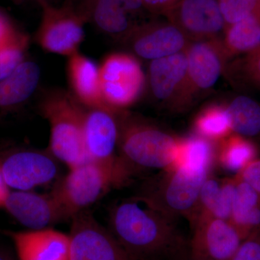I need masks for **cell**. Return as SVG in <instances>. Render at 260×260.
Here are the masks:
<instances>
[{
  "instance_id": "8d00e7d4",
  "label": "cell",
  "mask_w": 260,
  "mask_h": 260,
  "mask_svg": "<svg viewBox=\"0 0 260 260\" xmlns=\"http://www.w3.org/2000/svg\"><path fill=\"white\" fill-rule=\"evenodd\" d=\"M28 1L34 2V3H37V4H39V5L42 4L43 3H44V2H49V0H28Z\"/></svg>"
},
{
  "instance_id": "f35d334b",
  "label": "cell",
  "mask_w": 260,
  "mask_h": 260,
  "mask_svg": "<svg viewBox=\"0 0 260 260\" xmlns=\"http://www.w3.org/2000/svg\"><path fill=\"white\" fill-rule=\"evenodd\" d=\"M252 51L253 52L260 53V46L259 47L256 48V49H254V50ZM252 51H251V52H252Z\"/></svg>"
},
{
  "instance_id": "5bb4252c",
  "label": "cell",
  "mask_w": 260,
  "mask_h": 260,
  "mask_svg": "<svg viewBox=\"0 0 260 260\" xmlns=\"http://www.w3.org/2000/svg\"><path fill=\"white\" fill-rule=\"evenodd\" d=\"M124 38L137 56L151 61L184 51L190 42L169 22L133 27Z\"/></svg>"
},
{
  "instance_id": "3957f363",
  "label": "cell",
  "mask_w": 260,
  "mask_h": 260,
  "mask_svg": "<svg viewBox=\"0 0 260 260\" xmlns=\"http://www.w3.org/2000/svg\"><path fill=\"white\" fill-rule=\"evenodd\" d=\"M210 171L174 166L160 172L133 198L173 218H196L200 190Z\"/></svg>"
},
{
  "instance_id": "1f68e13d",
  "label": "cell",
  "mask_w": 260,
  "mask_h": 260,
  "mask_svg": "<svg viewBox=\"0 0 260 260\" xmlns=\"http://www.w3.org/2000/svg\"><path fill=\"white\" fill-rule=\"evenodd\" d=\"M236 177L245 181L260 194V159L250 162Z\"/></svg>"
},
{
  "instance_id": "52a82bcc",
  "label": "cell",
  "mask_w": 260,
  "mask_h": 260,
  "mask_svg": "<svg viewBox=\"0 0 260 260\" xmlns=\"http://www.w3.org/2000/svg\"><path fill=\"white\" fill-rule=\"evenodd\" d=\"M101 90L106 105L114 112H122L139 99L145 86L141 65L134 56L113 53L99 66Z\"/></svg>"
},
{
  "instance_id": "4dcf8cb0",
  "label": "cell",
  "mask_w": 260,
  "mask_h": 260,
  "mask_svg": "<svg viewBox=\"0 0 260 260\" xmlns=\"http://www.w3.org/2000/svg\"><path fill=\"white\" fill-rule=\"evenodd\" d=\"M240 64L246 80L260 88V53H248Z\"/></svg>"
},
{
  "instance_id": "44dd1931",
  "label": "cell",
  "mask_w": 260,
  "mask_h": 260,
  "mask_svg": "<svg viewBox=\"0 0 260 260\" xmlns=\"http://www.w3.org/2000/svg\"><path fill=\"white\" fill-rule=\"evenodd\" d=\"M235 178L234 202L229 221L237 229L243 239L259 232L260 194L245 181Z\"/></svg>"
},
{
  "instance_id": "f1b7e54d",
  "label": "cell",
  "mask_w": 260,
  "mask_h": 260,
  "mask_svg": "<svg viewBox=\"0 0 260 260\" xmlns=\"http://www.w3.org/2000/svg\"><path fill=\"white\" fill-rule=\"evenodd\" d=\"M225 25L260 13V0H218ZM225 27V28H226Z\"/></svg>"
},
{
  "instance_id": "30bf717a",
  "label": "cell",
  "mask_w": 260,
  "mask_h": 260,
  "mask_svg": "<svg viewBox=\"0 0 260 260\" xmlns=\"http://www.w3.org/2000/svg\"><path fill=\"white\" fill-rule=\"evenodd\" d=\"M57 161L49 150H21L8 154L0 168L10 189L32 191L55 180L59 171Z\"/></svg>"
},
{
  "instance_id": "6da1fadb",
  "label": "cell",
  "mask_w": 260,
  "mask_h": 260,
  "mask_svg": "<svg viewBox=\"0 0 260 260\" xmlns=\"http://www.w3.org/2000/svg\"><path fill=\"white\" fill-rule=\"evenodd\" d=\"M176 220L131 198L109 213V231L134 260H189Z\"/></svg>"
},
{
  "instance_id": "ab89813d",
  "label": "cell",
  "mask_w": 260,
  "mask_h": 260,
  "mask_svg": "<svg viewBox=\"0 0 260 260\" xmlns=\"http://www.w3.org/2000/svg\"><path fill=\"white\" fill-rule=\"evenodd\" d=\"M189 260H192V259H191L190 258H189Z\"/></svg>"
},
{
  "instance_id": "7a4b0ae2",
  "label": "cell",
  "mask_w": 260,
  "mask_h": 260,
  "mask_svg": "<svg viewBox=\"0 0 260 260\" xmlns=\"http://www.w3.org/2000/svg\"><path fill=\"white\" fill-rule=\"evenodd\" d=\"M118 121V157L132 177L139 171L162 172L175 165L181 138L123 112Z\"/></svg>"
},
{
  "instance_id": "ffe728a7",
  "label": "cell",
  "mask_w": 260,
  "mask_h": 260,
  "mask_svg": "<svg viewBox=\"0 0 260 260\" xmlns=\"http://www.w3.org/2000/svg\"><path fill=\"white\" fill-rule=\"evenodd\" d=\"M73 7L105 34L125 37L133 28L121 0H83Z\"/></svg>"
},
{
  "instance_id": "8992f818",
  "label": "cell",
  "mask_w": 260,
  "mask_h": 260,
  "mask_svg": "<svg viewBox=\"0 0 260 260\" xmlns=\"http://www.w3.org/2000/svg\"><path fill=\"white\" fill-rule=\"evenodd\" d=\"M185 52L187 59L185 81L174 103V110H185L199 94L214 86L229 58L220 38L189 42Z\"/></svg>"
},
{
  "instance_id": "f546056e",
  "label": "cell",
  "mask_w": 260,
  "mask_h": 260,
  "mask_svg": "<svg viewBox=\"0 0 260 260\" xmlns=\"http://www.w3.org/2000/svg\"><path fill=\"white\" fill-rule=\"evenodd\" d=\"M231 260H260V232L244 239Z\"/></svg>"
},
{
  "instance_id": "d6986e66",
  "label": "cell",
  "mask_w": 260,
  "mask_h": 260,
  "mask_svg": "<svg viewBox=\"0 0 260 260\" xmlns=\"http://www.w3.org/2000/svg\"><path fill=\"white\" fill-rule=\"evenodd\" d=\"M40 78L39 65L25 59L11 75L0 80V112L11 110L26 102L35 93Z\"/></svg>"
},
{
  "instance_id": "4316f807",
  "label": "cell",
  "mask_w": 260,
  "mask_h": 260,
  "mask_svg": "<svg viewBox=\"0 0 260 260\" xmlns=\"http://www.w3.org/2000/svg\"><path fill=\"white\" fill-rule=\"evenodd\" d=\"M232 132L242 136L251 137L260 133V106L244 95L234 99L226 106Z\"/></svg>"
},
{
  "instance_id": "e575fe53",
  "label": "cell",
  "mask_w": 260,
  "mask_h": 260,
  "mask_svg": "<svg viewBox=\"0 0 260 260\" xmlns=\"http://www.w3.org/2000/svg\"><path fill=\"white\" fill-rule=\"evenodd\" d=\"M10 191V189L5 184L3 174H2L1 168H0V208H3L4 207L5 200L9 194Z\"/></svg>"
},
{
  "instance_id": "d6a6232c",
  "label": "cell",
  "mask_w": 260,
  "mask_h": 260,
  "mask_svg": "<svg viewBox=\"0 0 260 260\" xmlns=\"http://www.w3.org/2000/svg\"><path fill=\"white\" fill-rule=\"evenodd\" d=\"M179 0H142L144 8L155 13L165 14Z\"/></svg>"
},
{
  "instance_id": "5b68a950",
  "label": "cell",
  "mask_w": 260,
  "mask_h": 260,
  "mask_svg": "<svg viewBox=\"0 0 260 260\" xmlns=\"http://www.w3.org/2000/svg\"><path fill=\"white\" fill-rule=\"evenodd\" d=\"M131 179L121 161L104 164L88 161L69 169L51 190L67 219L88 210L112 187L124 185Z\"/></svg>"
},
{
  "instance_id": "d4e9b609",
  "label": "cell",
  "mask_w": 260,
  "mask_h": 260,
  "mask_svg": "<svg viewBox=\"0 0 260 260\" xmlns=\"http://www.w3.org/2000/svg\"><path fill=\"white\" fill-rule=\"evenodd\" d=\"M216 143L199 135L181 138L179 155L174 166L211 171L216 164Z\"/></svg>"
},
{
  "instance_id": "4fadbf2b",
  "label": "cell",
  "mask_w": 260,
  "mask_h": 260,
  "mask_svg": "<svg viewBox=\"0 0 260 260\" xmlns=\"http://www.w3.org/2000/svg\"><path fill=\"white\" fill-rule=\"evenodd\" d=\"M119 112L85 108L84 144L89 161L104 164L119 162L117 153Z\"/></svg>"
},
{
  "instance_id": "603a6c76",
  "label": "cell",
  "mask_w": 260,
  "mask_h": 260,
  "mask_svg": "<svg viewBox=\"0 0 260 260\" xmlns=\"http://www.w3.org/2000/svg\"><path fill=\"white\" fill-rule=\"evenodd\" d=\"M257 149L250 140L231 134L217 143L216 162L229 172L239 173L256 160Z\"/></svg>"
},
{
  "instance_id": "ac0fdd59",
  "label": "cell",
  "mask_w": 260,
  "mask_h": 260,
  "mask_svg": "<svg viewBox=\"0 0 260 260\" xmlns=\"http://www.w3.org/2000/svg\"><path fill=\"white\" fill-rule=\"evenodd\" d=\"M68 75L71 93L81 105L88 109L111 110L103 99L99 66L93 60L80 54L79 51L75 53L68 59Z\"/></svg>"
},
{
  "instance_id": "9a60e30c",
  "label": "cell",
  "mask_w": 260,
  "mask_h": 260,
  "mask_svg": "<svg viewBox=\"0 0 260 260\" xmlns=\"http://www.w3.org/2000/svg\"><path fill=\"white\" fill-rule=\"evenodd\" d=\"M3 209L28 230L50 229L51 225L68 220L51 192L10 190Z\"/></svg>"
},
{
  "instance_id": "d590c367",
  "label": "cell",
  "mask_w": 260,
  "mask_h": 260,
  "mask_svg": "<svg viewBox=\"0 0 260 260\" xmlns=\"http://www.w3.org/2000/svg\"><path fill=\"white\" fill-rule=\"evenodd\" d=\"M0 260H14L9 255L5 253L4 251L0 250Z\"/></svg>"
},
{
  "instance_id": "ba28073f",
  "label": "cell",
  "mask_w": 260,
  "mask_h": 260,
  "mask_svg": "<svg viewBox=\"0 0 260 260\" xmlns=\"http://www.w3.org/2000/svg\"><path fill=\"white\" fill-rule=\"evenodd\" d=\"M40 7L42 20L36 34L39 45L48 52L68 57L78 52L85 37V18L70 4L57 8L44 2Z\"/></svg>"
},
{
  "instance_id": "277c9868",
  "label": "cell",
  "mask_w": 260,
  "mask_h": 260,
  "mask_svg": "<svg viewBox=\"0 0 260 260\" xmlns=\"http://www.w3.org/2000/svg\"><path fill=\"white\" fill-rule=\"evenodd\" d=\"M39 108L50 127L48 150L69 169L89 161L84 144L85 108L64 90L46 94Z\"/></svg>"
},
{
  "instance_id": "9c48e42d",
  "label": "cell",
  "mask_w": 260,
  "mask_h": 260,
  "mask_svg": "<svg viewBox=\"0 0 260 260\" xmlns=\"http://www.w3.org/2000/svg\"><path fill=\"white\" fill-rule=\"evenodd\" d=\"M71 260H134L88 210L71 218Z\"/></svg>"
},
{
  "instance_id": "cb8c5ba5",
  "label": "cell",
  "mask_w": 260,
  "mask_h": 260,
  "mask_svg": "<svg viewBox=\"0 0 260 260\" xmlns=\"http://www.w3.org/2000/svg\"><path fill=\"white\" fill-rule=\"evenodd\" d=\"M224 32L223 43L229 57L254 51L260 46V13L229 25Z\"/></svg>"
},
{
  "instance_id": "8fae6325",
  "label": "cell",
  "mask_w": 260,
  "mask_h": 260,
  "mask_svg": "<svg viewBox=\"0 0 260 260\" xmlns=\"http://www.w3.org/2000/svg\"><path fill=\"white\" fill-rule=\"evenodd\" d=\"M189 258L231 260L244 239L229 220L200 214L191 223Z\"/></svg>"
},
{
  "instance_id": "7402d4cb",
  "label": "cell",
  "mask_w": 260,
  "mask_h": 260,
  "mask_svg": "<svg viewBox=\"0 0 260 260\" xmlns=\"http://www.w3.org/2000/svg\"><path fill=\"white\" fill-rule=\"evenodd\" d=\"M235 186V178L220 179L210 174L200 190L197 217L200 214H206L215 218L230 220Z\"/></svg>"
},
{
  "instance_id": "7c38bea8",
  "label": "cell",
  "mask_w": 260,
  "mask_h": 260,
  "mask_svg": "<svg viewBox=\"0 0 260 260\" xmlns=\"http://www.w3.org/2000/svg\"><path fill=\"white\" fill-rule=\"evenodd\" d=\"M164 15L190 42L217 39L226 27L218 0H179Z\"/></svg>"
},
{
  "instance_id": "2e32d148",
  "label": "cell",
  "mask_w": 260,
  "mask_h": 260,
  "mask_svg": "<svg viewBox=\"0 0 260 260\" xmlns=\"http://www.w3.org/2000/svg\"><path fill=\"white\" fill-rule=\"evenodd\" d=\"M18 260H71L69 234L46 229L9 232Z\"/></svg>"
},
{
  "instance_id": "e0dca14e",
  "label": "cell",
  "mask_w": 260,
  "mask_h": 260,
  "mask_svg": "<svg viewBox=\"0 0 260 260\" xmlns=\"http://www.w3.org/2000/svg\"><path fill=\"white\" fill-rule=\"evenodd\" d=\"M186 69L185 50L151 61L148 77L154 96L172 109L185 81Z\"/></svg>"
},
{
  "instance_id": "836d02e7",
  "label": "cell",
  "mask_w": 260,
  "mask_h": 260,
  "mask_svg": "<svg viewBox=\"0 0 260 260\" xmlns=\"http://www.w3.org/2000/svg\"><path fill=\"white\" fill-rule=\"evenodd\" d=\"M16 30L8 17L0 11V43L8 40Z\"/></svg>"
},
{
  "instance_id": "74e56055",
  "label": "cell",
  "mask_w": 260,
  "mask_h": 260,
  "mask_svg": "<svg viewBox=\"0 0 260 260\" xmlns=\"http://www.w3.org/2000/svg\"><path fill=\"white\" fill-rule=\"evenodd\" d=\"M14 34H15V32H14ZM10 38H11V37H10ZM10 39H8V40L5 41V42H4L0 43V49H1L2 48H3V46H4L5 44H6L7 42H8V41Z\"/></svg>"
},
{
  "instance_id": "484cf974",
  "label": "cell",
  "mask_w": 260,
  "mask_h": 260,
  "mask_svg": "<svg viewBox=\"0 0 260 260\" xmlns=\"http://www.w3.org/2000/svg\"><path fill=\"white\" fill-rule=\"evenodd\" d=\"M193 126L196 135L216 143L233 133L226 106L218 104L202 110L195 117Z\"/></svg>"
},
{
  "instance_id": "83f0119b",
  "label": "cell",
  "mask_w": 260,
  "mask_h": 260,
  "mask_svg": "<svg viewBox=\"0 0 260 260\" xmlns=\"http://www.w3.org/2000/svg\"><path fill=\"white\" fill-rule=\"evenodd\" d=\"M29 39L17 30L0 49V80L11 75L25 60Z\"/></svg>"
}]
</instances>
